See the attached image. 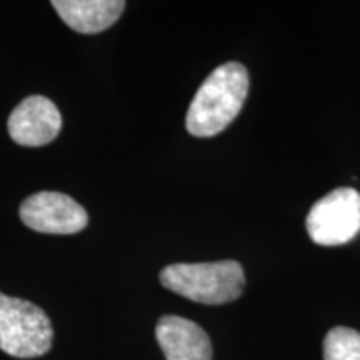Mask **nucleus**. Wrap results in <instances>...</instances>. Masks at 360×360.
Returning a JSON list of instances; mask_svg holds the SVG:
<instances>
[{"label": "nucleus", "mask_w": 360, "mask_h": 360, "mask_svg": "<svg viewBox=\"0 0 360 360\" xmlns=\"http://www.w3.org/2000/svg\"><path fill=\"white\" fill-rule=\"evenodd\" d=\"M323 360H360V334L350 327H334L323 339Z\"/></svg>", "instance_id": "9"}, {"label": "nucleus", "mask_w": 360, "mask_h": 360, "mask_svg": "<svg viewBox=\"0 0 360 360\" xmlns=\"http://www.w3.org/2000/svg\"><path fill=\"white\" fill-rule=\"evenodd\" d=\"M155 337L167 360H212V344L199 323L164 315L155 327Z\"/></svg>", "instance_id": "7"}, {"label": "nucleus", "mask_w": 360, "mask_h": 360, "mask_svg": "<svg viewBox=\"0 0 360 360\" xmlns=\"http://www.w3.org/2000/svg\"><path fill=\"white\" fill-rule=\"evenodd\" d=\"M7 129L12 141L19 146H47L60 132L62 115L56 103L47 97L32 96L24 98L12 110Z\"/></svg>", "instance_id": "6"}, {"label": "nucleus", "mask_w": 360, "mask_h": 360, "mask_svg": "<svg viewBox=\"0 0 360 360\" xmlns=\"http://www.w3.org/2000/svg\"><path fill=\"white\" fill-rule=\"evenodd\" d=\"M20 220L32 231L70 236L84 231L89 215L79 202L60 192H39L20 205Z\"/></svg>", "instance_id": "5"}, {"label": "nucleus", "mask_w": 360, "mask_h": 360, "mask_svg": "<svg viewBox=\"0 0 360 360\" xmlns=\"http://www.w3.org/2000/svg\"><path fill=\"white\" fill-rule=\"evenodd\" d=\"M310 238L317 245H344L360 232V193L342 187L315 202L305 219Z\"/></svg>", "instance_id": "4"}, {"label": "nucleus", "mask_w": 360, "mask_h": 360, "mask_svg": "<svg viewBox=\"0 0 360 360\" xmlns=\"http://www.w3.org/2000/svg\"><path fill=\"white\" fill-rule=\"evenodd\" d=\"M52 339L51 319L39 305L0 294V350L19 359L42 357Z\"/></svg>", "instance_id": "3"}, {"label": "nucleus", "mask_w": 360, "mask_h": 360, "mask_svg": "<svg viewBox=\"0 0 360 360\" xmlns=\"http://www.w3.org/2000/svg\"><path fill=\"white\" fill-rule=\"evenodd\" d=\"M249 94V72L238 62L220 65L204 80L187 110L193 137H214L231 125Z\"/></svg>", "instance_id": "1"}, {"label": "nucleus", "mask_w": 360, "mask_h": 360, "mask_svg": "<svg viewBox=\"0 0 360 360\" xmlns=\"http://www.w3.org/2000/svg\"><path fill=\"white\" fill-rule=\"evenodd\" d=\"M52 7L70 29L80 34H98L122 15V0H53Z\"/></svg>", "instance_id": "8"}, {"label": "nucleus", "mask_w": 360, "mask_h": 360, "mask_svg": "<svg viewBox=\"0 0 360 360\" xmlns=\"http://www.w3.org/2000/svg\"><path fill=\"white\" fill-rule=\"evenodd\" d=\"M165 289L192 302L222 305L233 302L244 292L245 276L236 260L200 264H172L160 272Z\"/></svg>", "instance_id": "2"}]
</instances>
